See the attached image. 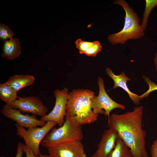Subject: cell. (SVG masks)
I'll return each instance as SVG.
<instances>
[{"instance_id":"e0dca14e","label":"cell","mask_w":157,"mask_h":157,"mask_svg":"<svg viewBox=\"0 0 157 157\" xmlns=\"http://www.w3.org/2000/svg\"><path fill=\"white\" fill-rule=\"evenodd\" d=\"M108 157H133L131 151L118 135L115 147Z\"/></svg>"},{"instance_id":"7a4b0ae2","label":"cell","mask_w":157,"mask_h":157,"mask_svg":"<svg viewBox=\"0 0 157 157\" xmlns=\"http://www.w3.org/2000/svg\"><path fill=\"white\" fill-rule=\"evenodd\" d=\"M95 96V93L90 90H73L69 94L66 115L73 117L81 125L94 122L98 116L94 113L92 106V100Z\"/></svg>"},{"instance_id":"9c48e42d","label":"cell","mask_w":157,"mask_h":157,"mask_svg":"<svg viewBox=\"0 0 157 157\" xmlns=\"http://www.w3.org/2000/svg\"><path fill=\"white\" fill-rule=\"evenodd\" d=\"M1 112L5 117L15 122L19 126L27 129L38 126L42 127L46 123L38 119L35 115L23 114L19 110L13 109L6 104L3 106Z\"/></svg>"},{"instance_id":"d6986e66","label":"cell","mask_w":157,"mask_h":157,"mask_svg":"<svg viewBox=\"0 0 157 157\" xmlns=\"http://www.w3.org/2000/svg\"><path fill=\"white\" fill-rule=\"evenodd\" d=\"M13 33L9 27L4 24H0V39L3 41L8 39L13 38Z\"/></svg>"},{"instance_id":"52a82bcc","label":"cell","mask_w":157,"mask_h":157,"mask_svg":"<svg viewBox=\"0 0 157 157\" xmlns=\"http://www.w3.org/2000/svg\"><path fill=\"white\" fill-rule=\"evenodd\" d=\"M69 93L68 89L66 88L61 90L57 89L54 90L53 94L56 98L54 106L50 112L41 117L40 120L46 122L53 121L59 126H61L65 121Z\"/></svg>"},{"instance_id":"5bb4252c","label":"cell","mask_w":157,"mask_h":157,"mask_svg":"<svg viewBox=\"0 0 157 157\" xmlns=\"http://www.w3.org/2000/svg\"><path fill=\"white\" fill-rule=\"evenodd\" d=\"M76 48L80 54H84L87 56L96 57L97 53L102 49V46L98 41L88 42L77 39L75 42Z\"/></svg>"},{"instance_id":"9a60e30c","label":"cell","mask_w":157,"mask_h":157,"mask_svg":"<svg viewBox=\"0 0 157 157\" xmlns=\"http://www.w3.org/2000/svg\"><path fill=\"white\" fill-rule=\"evenodd\" d=\"M35 78L31 75H15L10 77L6 82L17 92L27 86L32 85Z\"/></svg>"},{"instance_id":"4fadbf2b","label":"cell","mask_w":157,"mask_h":157,"mask_svg":"<svg viewBox=\"0 0 157 157\" xmlns=\"http://www.w3.org/2000/svg\"><path fill=\"white\" fill-rule=\"evenodd\" d=\"M4 42L1 56L8 60H13L19 57L21 53V47L19 40L13 38Z\"/></svg>"},{"instance_id":"cb8c5ba5","label":"cell","mask_w":157,"mask_h":157,"mask_svg":"<svg viewBox=\"0 0 157 157\" xmlns=\"http://www.w3.org/2000/svg\"><path fill=\"white\" fill-rule=\"evenodd\" d=\"M154 62L155 66V68L157 73V53H155V57L154 59Z\"/></svg>"},{"instance_id":"484cf974","label":"cell","mask_w":157,"mask_h":157,"mask_svg":"<svg viewBox=\"0 0 157 157\" xmlns=\"http://www.w3.org/2000/svg\"><path fill=\"white\" fill-rule=\"evenodd\" d=\"M91 157H96L93 155Z\"/></svg>"},{"instance_id":"ac0fdd59","label":"cell","mask_w":157,"mask_h":157,"mask_svg":"<svg viewBox=\"0 0 157 157\" xmlns=\"http://www.w3.org/2000/svg\"><path fill=\"white\" fill-rule=\"evenodd\" d=\"M145 6L142 19L141 27L144 31L147 28L149 16L152 9L157 6V0H146Z\"/></svg>"},{"instance_id":"7c38bea8","label":"cell","mask_w":157,"mask_h":157,"mask_svg":"<svg viewBox=\"0 0 157 157\" xmlns=\"http://www.w3.org/2000/svg\"><path fill=\"white\" fill-rule=\"evenodd\" d=\"M105 71L106 74L113 80L114 86L111 89H115L117 87H120L128 94L129 97L133 103L137 105L140 104V99L139 96L131 92L127 85V82L130 81L131 79L128 78L126 75L125 72H122L119 75H115L110 68L109 67L106 68Z\"/></svg>"},{"instance_id":"603a6c76","label":"cell","mask_w":157,"mask_h":157,"mask_svg":"<svg viewBox=\"0 0 157 157\" xmlns=\"http://www.w3.org/2000/svg\"><path fill=\"white\" fill-rule=\"evenodd\" d=\"M23 150L26 157H35L33 152L25 144H24Z\"/></svg>"},{"instance_id":"44dd1931","label":"cell","mask_w":157,"mask_h":157,"mask_svg":"<svg viewBox=\"0 0 157 157\" xmlns=\"http://www.w3.org/2000/svg\"><path fill=\"white\" fill-rule=\"evenodd\" d=\"M151 157H157V138L153 142L150 148Z\"/></svg>"},{"instance_id":"4316f807","label":"cell","mask_w":157,"mask_h":157,"mask_svg":"<svg viewBox=\"0 0 157 157\" xmlns=\"http://www.w3.org/2000/svg\"><path fill=\"white\" fill-rule=\"evenodd\" d=\"M0 157H5L4 156H1Z\"/></svg>"},{"instance_id":"6da1fadb","label":"cell","mask_w":157,"mask_h":157,"mask_svg":"<svg viewBox=\"0 0 157 157\" xmlns=\"http://www.w3.org/2000/svg\"><path fill=\"white\" fill-rule=\"evenodd\" d=\"M143 107L136 106L131 112L113 113L108 117L109 128L115 131L130 149L133 157H148L146 150V131L142 128Z\"/></svg>"},{"instance_id":"7402d4cb","label":"cell","mask_w":157,"mask_h":157,"mask_svg":"<svg viewBox=\"0 0 157 157\" xmlns=\"http://www.w3.org/2000/svg\"><path fill=\"white\" fill-rule=\"evenodd\" d=\"M24 144L20 142H18L17 146V153L15 157H22L24 152L23 148Z\"/></svg>"},{"instance_id":"3957f363","label":"cell","mask_w":157,"mask_h":157,"mask_svg":"<svg viewBox=\"0 0 157 157\" xmlns=\"http://www.w3.org/2000/svg\"><path fill=\"white\" fill-rule=\"evenodd\" d=\"M121 6L124 9L125 15L124 26L117 33L109 35L108 41L112 45H123L129 40L140 39L144 36V31L140 24V19L137 13L124 0H117L114 3Z\"/></svg>"},{"instance_id":"30bf717a","label":"cell","mask_w":157,"mask_h":157,"mask_svg":"<svg viewBox=\"0 0 157 157\" xmlns=\"http://www.w3.org/2000/svg\"><path fill=\"white\" fill-rule=\"evenodd\" d=\"M47 149L52 157H86L84 145L80 141L65 142Z\"/></svg>"},{"instance_id":"8fae6325","label":"cell","mask_w":157,"mask_h":157,"mask_svg":"<svg viewBox=\"0 0 157 157\" xmlns=\"http://www.w3.org/2000/svg\"><path fill=\"white\" fill-rule=\"evenodd\" d=\"M117 137V133L114 130L109 128L105 130L93 155L96 157H108L115 147Z\"/></svg>"},{"instance_id":"2e32d148","label":"cell","mask_w":157,"mask_h":157,"mask_svg":"<svg viewBox=\"0 0 157 157\" xmlns=\"http://www.w3.org/2000/svg\"><path fill=\"white\" fill-rule=\"evenodd\" d=\"M17 92L6 82L0 84V99L10 105L19 97Z\"/></svg>"},{"instance_id":"ba28073f","label":"cell","mask_w":157,"mask_h":157,"mask_svg":"<svg viewBox=\"0 0 157 157\" xmlns=\"http://www.w3.org/2000/svg\"><path fill=\"white\" fill-rule=\"evenodd\" d=\"M9 106L22 113H31L41 117L46 115L48 112L42 101L34 96L19 97Z\"/></svg>"},{"instance_id":"8992f818","label":"cell","mask_w":157,"mask_h":157,"mask_svg":"<svg viewBox=\"0 0 157 157\" xmlns=\"http://www.w3.org/2000/svg\"><path fill=\"white\" fill-rule=\"evenodd\" d=\"M99 93L98 96H95L92 102V106L94 113L97 114L104 115L108 117L110 112L113 110L119 108L124 110L125 106L113 101L106 91L104 80L101 76L98 78Z\"/></svg>"},{"instance_id":"d4e9b609","label":"cell","mask_w":157,"mask_h":157,"mask_svg":"<svg viewBox=\"0 0 157 157\" xmlns=\"http://www.w3.org/2000/svg\"><path fill=\"white\" fill-rule=\"evenodd\" d=\"M38 157H52L50 155H46L44 154H42L40 153Z\"/></svg>"},{"instance_id":"5b68a950","label":"cell","mask_w":157,"mask_h":157,"mask_svg":"<svg viewBox=\"0 0 157 157\" xmlns=\"http://www.w3.org/2000/svg\"><path fill=\"white\" fill-rule=\"evenodd\" d=\"M55 122L49 121L40 127L31 128L26 130L17 124V135L23 139L25 145L33 152L35 157H38L41 153L39 150L40 143L47 133L56 125Z\"/></svg>"},{"instance_id":"277c9868","label":"cell","mask_w":157,"mask_h":157,"mask_svg":"<svg viewBox=\"0 0 157 157\" xmlns=\"http://www.w3.org/2000/svg\"><path fill=\"white\" fill-rule=\"evenodd\" d=\"M83 137L81 125L73 117L66 115L63 124L58 128L53 127L41 142L46 148L61 144L80 141Z\"/></svg>"},{"instance_id":"ffe728a7","label":"cell","mask_w":157,"mask_h":157,"mask_svg":"<svg viewBox=\"0 0 157 157\" xmlns=\"http://www.w3.org/2000/svg\"><path fill=\"white\" fill-rule=\"evenodd\" d=\"M143 78L148 84L149 88L146 92L141 95L139 96L140 99H142L144 98L147 97L151 92L155 90H157V85L156 84L151 81L147 76H143Z\"/></svg>"}]
</instances>
